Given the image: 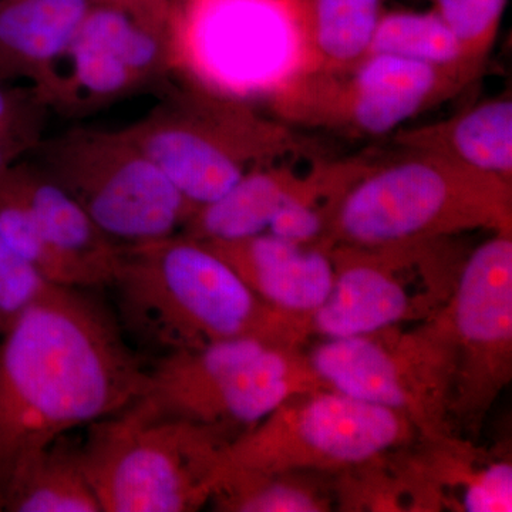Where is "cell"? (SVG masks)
I'll return each mask as SVG.
<instances>
[{
    "instance_id": "6da1fadb",
    "label": "cell",
    "mask_w": 512,
    "mask_h": 512,
    "mask_svg": "<svg viewBox=\"0 0 512 512\" xmlns=\"http://www.w3.org/2000/svg\"><path fill=\"white\" fill-rule=\"evenodd\" d=\"M89 291L53 285L0 336V494L47 444L146 393L150 370Z\"/></svg>"
},
{
    "instance_id": "7a4b0ae2",
    "label": "cell",
    "mask_w": 512,
    "mask_h": 512,
    "mask_svg": "<svg viewBox=\"0 0 512 512\" xmlns=\"http://www.w3.org/2000/svg\"><path fill=\"white\" fill-rule=\"evenodd\" d=\"M124 332L161 355L255 338L305 349L311 316L262 301L227 261L183 232L127 245L111 285Z\"/></svg>"
},
{
    "instance_id": "3957f363",
    "label": "cell",
    "mask_w": 512,
    "mask_h": 512,
    "mask_svg": "<svg viewBox=\"0 0 512 512\" xmlns=\"http://www.w3.org/2000/svg\"><path fill=\"white\" fill-rule=\"evenodd\" d=\"M511 228V183L417 151L356 178L333 207L322 244L392 247Z\"/></svg>"
},
{
    "instance_id": "277c9868",
    "label": "cell",
    "mask_w": 512,
    "mask_h": 512,
    "mask_svg": "<svg viewBox=\"0 0 512 512\" xmlns=\"http://www.w3.org/2000/svg\"><path fill=\"white\" fill-rule=\"evenodd\" d=\"M234 439L141 396L87 427L82 456L101 512H194L210 504Z\"/></svg>"
},
{
    "instance_id": "5b68a950",
    "label": "cell",
    "mask_w": 512,
    "mask_h": 512,
    "mask_svg": "<svg viewBox=\"0 0 512 512\" xmlns=\"http://www.w3.org/2000/svg\"><path fill=\"white\" fill-rule=\"evenodd\" d=\"M170 39L173 66L239 101L285 94L318 63L305 0H181Z\"/></svg>"
},
{
    "instance_id": "8992f818",
    "label": "cell",
    "mask_w": 512,
    "mask_h": 512,
    "mask_svg": "<svg viewBox=\"0 0 512 512\" xmlns=\"http://www.w3.org/2000/svg\"><path fill=\"white\" fill-rule=\"evenodd\" d=\"M306 353L333 390L403 414L420 439L456 433L451 424L456 352L443 313L413 325L320 339Z\"/></svg>"
},
{
    "instance_id": "52a82bcc",
    "label": "cell",
    "mask_w": 512,
    "mask_h": 512,
    "mask_svg": "<svg viewBox=\"0 0 512 512\" xmlns=\"http://www.w3.org/2000/svg\"><path fill=\"white\" fill-rule=\"evenodd\" d=\"M37 165L124 245L183 231L195 208L123 130L76 128L37 146Z\"/></svg>"
},
{
    "instance_id": "ba28073f",
    "label": "cell",
    "mask_w": 512,
    "mask_h": 512,
    "mask_svg": "<svg viewBox=\"0 0 512 512\" xmlns=\"http://www.w3.org/2000/svg\"><path fill=\"white\" fill-rule=\"evenodd\" d=\"M419 439L403 414L322 389L296 394L235 437L222 468L313 471L335 477Z\"/></svg>"
},
{
    "instance_id": "9c48e42d",
    "label": "cell",
    "mask_w": 512,
    "mask_h": 512,
    "mask_svg": "<svg viewBox=\"0 0 512 512\" xmlns=\"http://www.w3.org/2000/svg\"><path fill=\"white\" fill-rule=\"evenodd\" d=\"M450 238L392 247H329L335 278L311 313L312 338H349L389 326L413 325L446 308L464 258Z\"/></svg>"
},
{
    "instance_id": "30bf717a",
    "label": "cell",
    "mask_w": 512,
    "mask_h": 512,
    "mask_svg": "<svg viewBox=\"0 0 512 512\" xmlns=\"http://www.w3.org/2000/svg\"><path fill=\"white\" fill-rule=\"evenodd\" d=\"M121 130L195 210L222 197L278 141L242 101L201 87L171 94Z\"/></svg>"
},
{
    "instance_id": "8fae6325",
    "label": "cell",
    "mask_w": 512,
    "mask_h": 512,
    "mask_svg": "<svg viewBox=\"0 0 512 512\" xmlns=\"http://www.w3.org/2000/svg\"><path fill=\"white\" fill-rule=\"evenodd\" d=\"M332 389L305 349L241 338L187 350L171 360L163 412L237 437L296 394Z\"/></svg>"
},
{
    "instance_id": "7c38bea8",
    "label": "cell",
    "mask_w": 512,
    "mask_h": 512,
    "mask_svg": "<svg viewBox=\"0 0 512 512\" xmlns=\"http://www.w3.org/2000/svg\"><path fill=\"white\" fill-rule=\"evenodd\" d=\"M456 352L451 424L477 437L512 380V232L497 231L464 256L441 311Z\"/></svg>"
},
{
    "instance_id": "4fadbf2b",
    "label": "cell",
    "mask_w": 512,
    "mask_h": 512,
    "mask_svg": "<svg viewBox=\"0 0 512 512\" xmlns=\"http://www.w3.org/2000/svg\"><path fill=\"white\" fill-rule=\"evenodd\" d=\"M173 66L170 28L94 3L35 92L49 107L84 113L140 92Z\"/></svg>"
},
{
    "instance_id": "5bb4252c",
    "label": "cell",
    "mask_w": 512,
    "mask_h": 512,
    "mask_svg": "<svg viewBox=\"0 0 512 512\" xmlns=\"http://www.w3.org/2000/svg\"><path fill=\"white\" fill-rule=\"evenodd\" d=\"M205 244L227 261L262 301L281 311L311 316L332 289L335 266L326 245L295 244L268 232Z\"/></svg>"
},
{
    "instance_id": "9a60e30c",
    "label": "cell",
    "mask_w": 512,
    "mask_h": 512,
    "mask_svg": "<svg viewBox=\"0 0 512 512\" xmlns=\"http://www.w3.org/2000/svg\"><path fill=\"white\" fill-rule=\"evenodd\" d=\"M434 512H511L512 461L451 433L410 447Z\"/></svg>"
},
{
    "instance_id": "2e32d148",
    "label": "cell",
    "mask_w": 512,
    "mask_h": 512,
    "mask_svg": "<svg viewBox=\"0 0 512 512\" xmlns=\"http://www.w3.org/2000/svg\"><path fill=\"white\" fill-rule=\"evenodd\" d=\"M10 175L43 234L82 272L87 286H110L126 247L104 234L82 205L39 165L20 160L10 167Z\"/></svg>"
},
{
    "instance_id": "e0dca14e",
    "label": "cell",
    "mask_w": 512,
    "mask_h": 512,
    "mask_svg": "<svg viewBox=\"0 0 512 512\" xmlns=\"http://www.w3.org/2000/svg\"><path fill=\"white\" fill-rule=\"evenodd\" d=\"M346 180L338 175L298 178L279 168H252L222 197L198 208L183 234L200 241H237L265 234L286 202L313 194L339 195Z\"/></svg>"
},
{
    "instance_id": "ac0fdd59",
    "label": "cell",
    "mask_w": 512,
    "mask_h": 512,
    "mask_svg": "<svg viewBox=\"0 0 512 512\" xmlns=\"http://www.w3.org/2000/svg\"><path fill=\"white\" fill-rule=\"evenodd\" d=\"M92 0H0V77L37 89L64 55Z\"/></svg>"
},
{
    "instance_id": "d6986e66",
    "label": "cell",
    "mask_w": 512,
    "mask_h": 512,
    "mask_svg": "<svg viewBox=\"0 0 512 512\" xmlns=\"http://www.w3.org/2000/svg\"><path fill=\"white\" fill-rule=\"evenodd\" d=\"M446 72L406 57L372 53L355 66L345 111L363 133H390L439 94Z\"/></svg>"
},
{
    "instance_id": "ffe728a7",
    "label": "cell",
    "mask_w": 512,
    "mask_h": 512,
    "mask_svg": "<svg viewBox=\"0 0 512 512\" xmlns=\"http://www.w3.org/2000/svg\"><path fill=\"white\" fill-rule=\"evenodd\" d=\"M0 512H101L82 443L66 434L20 464L0 494Z\"/></svg>"
},
{
    "instance_id": "44dd1931",
    "label": "cell",
    "mask_w": 512,
    "mask_h": 512,
    "mask_svg": "<svg viewBox=\"0 0 512 512\" xmlns=\"http://www.w3.org/2000/svg\"><path fill=\"white\" fill-rule=\"evenodd\" d=\"M406 143L511 183L512 101H484L446 123L413 133Z\"/></svg>"
},
{
    "instance_id": "7402d4cb",
    "label": "cell",
    "mask_w": 512,
    "mask_h": 512,
    "mask_svg": "<svg viewBox=\"0 0 512 512\" xmlns=\"http://www.w3.org/2000/svg\"><path fill=\"white\" fill-rule=\"evenodd\" d=\"M221 512H328L336 510L333 477L313 471L221 468L210 504Z\"/></svg>"
},
{
    "instance_id": "603a6c76",
    "label": "cell",
    "mask_w": 512,
    "mask_h": 512,
    "mask_svg": "<svg viewBox=\"0 0 512 512\" xmlns=\"http://www.w3.org/2000/svg\"><path fill=\"white\" fill-rule=\"evenodd\" d=\"M383 0H305L306 28L316 62L355 67L369 55Z\"/></svg>"
},
{
    "instance_id": "cb8c5ba5",
    "label": "cell",
    "mask_w": 512,
    "mask_h": 512,
    "mask_svg": "<svg viewBox=\"0 0 512 512\" xmlns=\"http://www.w3.org/2000/svg\"><path fill=\"white\" fill-rule=\"evenodd\" d=\"M386 53L431 64L439 69H461L466 50L434 10L384 12L377 25L369 55Z\"/></svg>"
},
{
    "instance_id": "d4e9b609",
    "label": "cell",
    "mask_w": 512,
    "mask_h": 512,
    "mask_svg": "<svg viewBox=\"0 0 512 512\" xmlns=\"http://www.w3.org/2000/svg\"><path fill=\"white\" fill-rule=\"evenodd\" d=\"M0 237L29 264L35 266L50 284L90 289L82 272L43 234L28 202L10 175H0Z\"/></svg>"
},
{
    "instance_id": "484cf974",
    "label": "cell",
    "mask_w": 512,
    "mask_h": 512,
    "mask_svg": "<svg viewBox=\"0 0 512 512\" xmlns=\"http://www.w3.org/2000/svg\"><path fill=\"white\" fill-rule=\"evenodd\" d=\"M434 12L454 33L470 60L493 45L508 0H433Z\"/></svg>"
},
{
    "instance_id": "4316f807",
    "label": "cell",
    "mask_w": 512,
    "mask_h": 512,
    "mask_svg": "<svg viewBox=\"0 0 512 512\" xmlns=\"http://www.w3.org/2000/svg\"><path fill=\"white\" fill-rule=\"evenodd\" d=\"M53 284L0 237V336Z\"/></svg>"
},
{
    "instance_id": "83f0119b",
    "label": "cell",
    "mask_w": 512,
    "mask_h": 512,
    "mask_svg": "<svg viewBox=\"0 0 512 512\" xmlns=\"http://www.w3.org/2000/svg\"><path fill=\"white\" fill-rule=\"evenodd\" d=\"M0 77V137L35 151L42 143L46 104L30 86Z\"/></svg>"
},
{
    "instance_id": "f1b7e54d",
    "label": "cell",
    "mask_w": 512,
    "mask_h": 512,
    "mask_svg": "<svg viewBox=\"0 0 512 512\" xmlns=\"http://www.w3.org/2000/svg\"><path fill=\"white\" fill-rule=\"evenodd\" d=\"M92 2L128 10L138 18L161 26H170L171 12H173L171 0H92Z\"/></svg>"
},
{
    "instance_id": "f546056e",
    "label": "cell",
    "mask_w": 512,
    "mask_h": 512,
    "mask_svg": "<svg viewBox=\"0 0 512 512\" xmlns=\"http://www.w3.org/2000/svg\"><path fill=\"white\" fill-rule=\"evenodd\" d=\"M28 153V148L0 137V175L8 171Z\"/></svg>"
}]
</instances>
